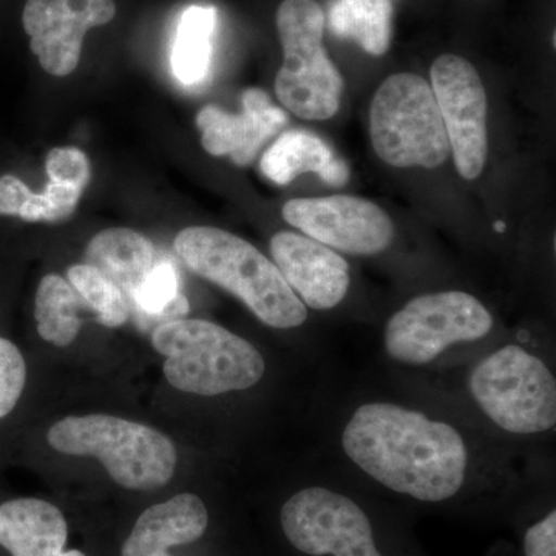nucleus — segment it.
<instances>
[{
  "label": "nucleus",
  "instance_id": "obj_15",
  "mask_svg": "<svg viewBox=\"0 0 556 556\" xmlns=\"http://www.w3.org/2000/svg\"><path fill=\"white\" fill-rule=\"evenodd\" d=\"M211 514L195 493H179L139 514L119 548V556H179L185 544L206 536Z\"/></svg>",
  "mask_w": 556,
  "mask_h": 556
},
{
  "label": "nucleus",
  "instance_id": "obj_2",
  "mask_svg": "<svg viewBox=\"0 0 556 556\" xmlns=\"http://www.w3.org/2000/svg\"><path fill=\"white\" fill-rule=\"evenodd\" d=\"M174 244L192 273L236 295L268 327L294 329L308 318L276 263L249 241L228 230L192 226L182 229Z\"/></svg>",
  "mask_w": 556,
  "mask_h": 556
},
{
  "label": "nucleus",
  "instance_id": "obj_20",
  "mask_svg": "<svg viewBox=\"0 0 556 556\" xmlns=\"http://www.w3.org/2000/svg\"><path fill=\"white\" fill-rule=\"evenodd\" d=\"M215 28L217 9L214 7L192 5L179 17L172 50V70L182 86H199L207 78Z\"/></svg>",
  "mask_w": 556,
  "mask_h": 556
},
{
  "label": "nucleus",
  "instance_id": "obj_26",
  "mask_svg": "<svg viewBox=\"0 0 556 556\" xmlns=\"http://www.w3.org/2000/svg\"><path fill=\"white\" fill-rule=\"evenodd\" d=\"M526 556H556V511L529 527L525 535Z\"/></svg>",
  "mask_w": 556,
  "mask_h": 556
},
{
  "label": "nucleus",
  "instance_id": "obj_4",
  "mask_svg": "<svg viewBox=\"0 0 556 556\" xmlns=\"http://www.w3.org/2000/svg\"><path fill=\"white\" fill-rule=\"evenodd\" d=\"M49 444L70 456H93L123 489L153 492L174 478L177 450L166 434L108 415L70 416L54 424Z\"/></svg>",
  "mask_w": 556,
  "mask_h": 556
},
{
  "label": "nucleus",
  "instance_id": "obj_27",
  "mask_svg": "<svg viewBox=\"0 0 556 556\" xmlns=\"http://www.w3.org/2000/svg\"><path fill=\"white\" fill-rule=\"evenodd\" d=\"M318 177L327 185L343 186L350 179V167L342 159L332 156L325 169L318 174Z\"/></svg>",
  "mask_w": 556,
  "mask_h": 556
},
{
  "label": "nucleus",
  "instance_id": "obj_9",
  "mask_svg": "<svg viewBox=\"0 0 556 556\" xmlns=\"http://www.w3.org/2000/svg\"><path fill=\"white\" fill-rule=\"evenodd\" d=\"M280 527L295 551L308 556H383L367 511L343 493L305 486L281 506Z\"/></svg>",
  "mask_w": 556,
  "mask_h": 556
},
{
  "label": "nucleus",
  "instance_id": "obj_19",
  "mask_svg": "<svg viewBox=\"0 0 556 556\" xmlns=\"http://www.w3.org/2000/svg\"><path fill=\"white\" fill-rule=\"evenodd\" d=\"M84 190L49 178L42 193L14 175L0 177V215L20 217L24 222L58 223L67 219L78 206Z\"/></svg>",
  "mask_w": 556,
  "mask_h": 556
},
{
  "label": "nucleus",
  "instance_id": "obj_14",
  "mask_svg": "<svg viewBox=\"0 0 556 556\" xmlns=\"http://www.w3.org/2000/svg\"><path fill=\"white\" fill-rule=\"evenodd\" d=\"M243 110L239 115L225 112L217 105H206L197 115L201 144L214 156L229 155L237 166H248L260 149L276 137L288 124V115L270 102L269 94L248 89L241 97Z\"/></svg>",
  "mask_w": 556,
  "mask_h": 556
},
{
  "label": "nucleus",
  "instance_id": "obj_12",
  "mask_svg": "<svg viewBox=\"0 0 556 556\" xmlns=\"http://www.w3.org/2000/svg\"><path fill=\"white\" fill-rule=\"evenodd\" d=\"M115 16L113 0H27L22 24L40 67L62 78L78 67L87 31Z\"/></svg>",
  "mask_w": 556,
  "mask_h": 556
},
{
  "label": "nucleus",
  "instance_id": "obj_17",
  "mask_svg": "<svg viewBox=\"0 0 556 556\" xmlns=\"http://www.w3.org/2000/svg\"><path fill=\"white\" fill-rule=\"evenodd\" d=\"M166 257L148 237L126 228L102 230L86 252L87 265L100 269L123 291L129 309Z\"/></svg>",
  "mask_w": 556,
  "mask_h": 556
},
{
  "label": "nucleus",
  "instance_id": "obj_28",
  "mask_svg": "<svg viewBox=\"0 0 556 556\" xmlns=\"http://www.w3.org/2000/svg\"><path fill=\"white\" fill-rule=\"evenodd\" d=\"M495 229L497 232H504V230H506V225H504L503 222H497L495 223Z\"/></svg>",
  "mask_w": 556,
  "mask_h": 556
},
{
  "label": "nucleus",
  "instance_id": "obj_21",
  "mask_svg": "<svg viewBox=\"0 0 556 556\" xmlns=\"http://www.w3.org/2000/svg\"><path fill=\"white\" fill-rule=\"evenodd\" d=\"M334 153L324 139L306 130H291L280 135L263 155V175L278 186H287L299 175L320 174Z\"/></svg>",
  "mask_w": 556,
  "mask_h": 556
},
{
  "label": "nucleus",
  "instance_id": "obj_8",
  "mask_svg": "<svg viewBox=\"0 0 556 556\" xmlns=\"http://www.w3.org/2000/svg\"><path fill=\"white\" fill-rule=\"evenodd\" d=\"M493 324L490 311L468 292L424 294L388 318L383 348L391 361L422 367L450 348L485 339Z\"/></svg>",
  "mask_w": 556,
  "mask_h": 556
},
{
  "label": "nucleus",
  "instance_id": "obj_3",
  "mask_svg": "<svg viewBox=\"0 0 556 556\" xmlns=\"http://www.w3.org/2000/svg\"><path fill=\"white\" fill-rule=\"evenodd\" d=\"M152 345L166 357L172 387L199 396L243 391L266 371L262 353L229 329L199 318H177L153 328Z\"/></svg>",
  "mask_w": 556,
  "mask_h": 556
},
{
  "label": "nucleus",
  "instance_id": "obj_7",
  "mask_svg": "<svg viewBox=\"0 0 556 556\" xmlns=\"http://www.w3.org/2000/svg\"><path fill=\"white\" fill-rule=\"evenodd\" d=\"M369 134L376 153L390 166L437 169L450 156L433 90L413 73H396L380 84L369 112Z\"/></svg>",
  "mask_w": 556,
  "mask_h": 556
},
{
  "label": "nucleus",
  "instance_id": "obj_5",
  "mask_svg": "<svg viewBox=\"0 0 556 556\" xmlns=\"http://www.w3.org/2000/svg\"><path fill=\"white\" fill-rule=\"evenodd\" d=\"M325 17L316 0H283L277 10L285 61L277 73L276 94L302 119L332 118L342 100V75L324 47Z\"/></svg>",
  "mask_w": 556,
  "mask_h": 556
},
{
  "label": "nucleus",
  "instance_id": "obj_25",
  "mask_svg": "<svg viewBox=\"0 0 556 556\" xmlns=\"http://www.w3.org/2000/svg\"><path fill=\"white\" fill-rule=\"evenodd\" d=\"M50 179L86 189L90 182V164L86 153L75 148L51 149L46 159Z\"/></svg>",
  "mask_w": 556,
  "mask_h": 556
},
{
  "label": "nucleus",
  "instance_id": "obj_1",
  "mask_svg": "<svg viewBox=\"0 0 556 556\" xmlns=\"http://www.w3.org/2000/svg\"><path fill=\"white\" fill-rule=\"evenodd\" d=\"M348 459L372 481L419 503L452 500L466 485L470 452L452 424L393 402H367L343 427Z\"/></svg>",
  "mask_w": 556,
  "mask_h": 556
},
{
  "label": "nucleus",
  "instance_id": "obj_23",
  "mask_svg": "<svg viewBox=\"0 0 556 556\" xmlns=\"http://www.w3.org/2000/svg\"><path fill=\"white\" fill-rule=\"evenodd\" d=\"M67 277L76 294L93 311L98 324L108 328L126 324L130 316L126 295L100 269L83 263L70 266Z\"/></svg>",
  "mask_w": 556,
  "mask_h": 556
},
{
  "label": "nucleus",
  "instance_id": "obj_10",
  "mask_svg": "<svg viewBox=\"0 0 556 556\" xmlns=\"http://www.w3.org/2000/svg\"><path fill=\"white\" fill-rule=\"evenodd\" d=\"M430 73L456 169L463 178L477 179L489 150L484 84L477 68L456 54L439 56Z\"/></svg>",
  "mask_w": 556,
  "mask_h": 556
},
{
  "label": "nucleus",
  "instance_id": "obj_11",
  "mask_svg": "<svg viewBox=\"0 0 556 556\" xmlns=\"http://www.w3.org/2000/svg\"><path fill=\"white\" fill-rule=\"evenodd\" d=\"M281 215L309 239L351 255L380 254L394 237L386 212L357 197L295 199L285 204Z\"/></svg>",
  "mask_w": 556,
  "mask_h": 556
},
{
  "label": "nucleus",
  "instance_id": "obj_24",
  "mask_svg": "<svg viewBox=\"0 0 556 556\" xmlns=\"http://www.w3.org/2000/svg\"><path fill=\"white\" fill-rule=\"evenodd\" d=\"M27 382V365L20 348L0 338V419L16 408Z\"/></svg>",
  "mask_w": 556,
  "mask_h": 556
},
{
  "label": "nucleus",
  "instance_id": "obj_18",
  "mask_svg": "<svg viewBox=\"0 0 556 556\" xmlns=\"http://www.w3.org/2000/svg\"><path fill=\"white\" fill-rule=\"evenodd\" d=\"M325 21L332 35L354 40L372 56H382L390 49L393 35L391 0H332Z\"/></svg>",
  "mask_w": 556,
  "mask_h": 556
},
{
  "label": "nucleus",
  "instance_id": "obj_22",
  "mask_svg": "<svg viewBox=\"0 0 556 556\" xmlns=\"http://www.w3.org/2000/svg\"><path fill=\"white\" fill-rule=\"evenodd\" d=\"M35 317L40 338L54 346H68L80 329L79 299L75 289L56 274L40 280L35 300Z\"/></svg>",
  "mask_w": 556,
  "mask_h": 556
},
{
  "label": "nucleus",
  "instance_id": "obj_6",
  "mask_svg": "<svg viewBox=\"0 0 556 556\" xmlns=\"http://www.w3.org/2000/svg\"><path fill=\"white\" fill-rule=\"evenodd\" d=\"M481 412L501 430L518 437L546 433L556 424V380L543 358L506 345L481 358L468 378Z\"/></svg>",
  "mask_w": 556,
  "mask_h": 556
},
{
  "label": "nucleus",
  "instance_id": "obj_16",
  "mask_svg": "<svg viewBox=\"0 0 556 556\" xmlns=\"http://www.w3.org/2000/svg\"><path fill=\"white\" fill-rule=\"evenodd\" d=\"M64 511L40 497H14L0 503V551L5 556H89L68 547Z\"/></svg>",
  "mask_w": 556,
  "mask_h": 556
},
{
  "label": "nucleus",
  "instance_id": "obj_13",
  "mask_svg": "<svg viewBox=\"0 0 556 556\" xmlns=\"http://www.w3.org/2000/svg\"><path fill=\"white\" fill-rule=\"evenodd\" d=\"M270 255L303 305L328 311L345 299L351 283L350 265L334 249L283 230L270 239Z\"/></svg>",
  "mask_w": 556,
  "mask_h": 556
}]
</instances>
